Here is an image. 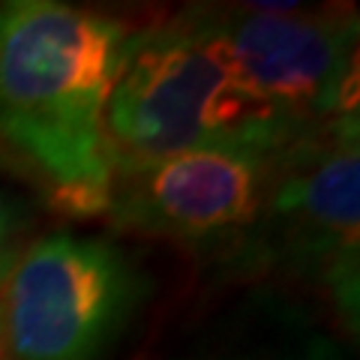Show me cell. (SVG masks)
Listing matches in <instances>:
<instances>
[{"mask_svg":"<svg viewBox=\"0 0 360 360\" xmlns=\"http://www.w3.org/2000/svg\"><path fill=\"white\" fill-rule=\"evenodd\" d=\"M127 37L123 21L58 0L0 4V156L66 217L108 213L103 111Z\"/></svg>","mask_w":360,"mask_h":360,"instance_id":"cell-1","label":"cell"},{"mask_svg":"<svg viewBox=\"0 0 360 360\" xmlns=\"http://www.w3.org/2000/svg\"><path fill=\"white\" fill-rule=\"evenodd\" d=\"M307 135L234 75L195 13L129 30L103 111L111 177L195 148L285 150Z\"/></svg>","mask_w":360,"mask_h":360,"instance_id":"cell-2","label":"cell"},{"mask_svg":"<svg viewBox=\"0 0 360 360\" xmlns=\"http://www.w3.org/2000/svg\"><path fill=\"white\" fill-rule=\"evenodd\" d=\"M148 279L120 246L72 231L30 243L0 285L6 360H103L132 324Z\"/></svg>","mask_w":360,"mask_h":360,"instance_id":"cell-3","label":"cell"},{"mask_svg":"<svg viewBox=\"0 0 360 360\" xmlns=\"http://www.w3.org/2000/svg\"><path fill=\"white\" fill-rule=\"evenodd\" d=\"M295 4L195 13L234 75L300 132L357 115V15Z\"/></svg>","mask_w":360,"mask_h":360,"instance_id":"cell-4","label":"cell"},{"mask_svg":"<svg viewBox=\"0 0 360 360\" xmlns=\"http://www.w3.org/2000/svg\"><path fill=\"white\" fill-rule=\"evenodd\" d=\"M357 115H342L283 153L250 250L321 279L342 319L357 324Z\"/></svg>","mask_w":360,"mask_h":360,"instance_id":"cell-5","label":"cell"},{"mask_svg":"<svg viewBox=\"0 0 360 360\" xmlns=\"http://www.w3.org/2000/svg\"><path fill=\"white\" fill-rule=\"evenodd\" d=\"M285 150L195 148L165 156L111 177L108 213L127 231L201 252L250 243Z\"/></svg>","mask_w":360,"mask_h":360,"instance_id":"cell-6","label":"cell"},{"mask_svg":"<svg viewBox=\"0 0 360 360\" xmlns=\"http://www.w3.org/2000/svg\"><path fill=\"white\" fill-rule=\"evenodd\" d=\"M186 360H336V348L300 309L258 297Z\"/></svg>","mask_w":360,"mask_h":360,"instance_id":"cell-7","label":"cell"},{"mask_svg":"<svg viewBox=\"0 0 360 360\" xmlns=\"http://www.w3.org/2000/svg\"><path fill=\"white\" fill-rule=\"evenodd\" d=\"M18 238H21V217L13 201L0 193V285L6 283L9 270H13V264L21 255Z\"/></svg>","mask_w":360,"mask_h":360,"instance_id":"cell-8","label":"cell"},{"mask_svg":"<svg viewBox=\"0 0 360 360\" xmlns=\"http://www.w3.org/2000/svg\"><path fill=\"white\" fill-rule=\"evenodd\" d=\"M0 360H6V357H4V354H0Z\"/></svg>","mask_w":360,"mask_h":360,"instance_id":"cell-9","label":"cell"}]
</instances>
